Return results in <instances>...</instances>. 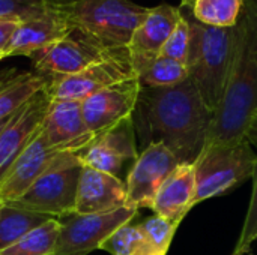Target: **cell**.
Instances as JSON below:
<instances>
[{"label": "cell", "instance_id": "obj_31", "mask_svg": "<svg viewBox=\"0 0 257 255\" xmlns=\"http://www.w3.org/2000/svg\"><path fill=\"white\" fill-rule=\"evenodd\" d=\"M21 71L15 69V68H8V69H0V87L6 86L8 83H11Z\"/></svg>", "mask_w": 257, "mask_h": 255}, {"label": "cell", "instance_id": "obj_29", "mask_svg": "<svg viewBox=\"0 0 257 255\" xmlns=\"http://www.w3.org/2000/svg\"><path fill=\"white\" fill-rule=\"evenodd\" d=\"M257 240V165L253 174V192L248 206V212L245 215L244 227L239 236V240L233 249L232 255H247L251 249V245Z\"/></svg>", "mask_w": 257, "mask_h": 255}, {"label": "cell", "instance_id": "obj_30", "mask_svg": "<svg viewBox=\"0 0 257 255\" xmlns=\"http://www.w3.org/2000/svg\"><path fill=\"white\" fill-rule=\"evenodd\" d=\"M20 23L17 21H0V60L6 59V51L9 42L17 30Z\"/></svg>", "mask_w": 257, "mask_h": 255}, {"label": "cell", "instance_id": "obj_24", "mask_svg": "<svg viewBox=\"0 0 257 255\" xmlns=\"http://www.w3.org/2000/svg\"><path fill=\"white\" fill-rule=\"evenodd\" d=\"M244 0H194L191 6L193 17L211 27H235Z\"/></svg>", "mask_w": 257, "mask_h": 255}, {"label": "cell", "instance_id": "obj_27", "mask_svg": "<svg viewBox=\"0 0 257 255\" xmlns=\"http://www.w3.org/2000/svg\"><path fill=\"white\" fill-rule=\"evenodd\" d=\"M181 11H182V8H181ZM190 41H191V29H190V23H188V20L182 11V15L179 18L176 27L170 33V36H169V39H167L163 51H161V56L187 65L188 51H190Z\"/></svg>", "mask_w": 257, "mask_h": 255}, {"label": "cell", "instance_id": "obj_19", "mask_svg": "<svg viewBox=\"0 0 257 255\" xmlns=\"http://www.w3.org/2000/svg\"><path fill=\"white\" fill-rule=\"evenodd\" d=\"M196 195L194 164H181L164 182L157 194L152 210L157 216L181 224L193 209L191 203Z\"/></svg>", "mask_w": 257, "mask_h": 255}, {"label": "cell", "instance_id": "obj_23", "mask_svg": "<svg viewBox=\"0 0 257 255\" xmlns=\"http://www.w3.org/2000/svg\"><path fill=\"white\" fill-rule=\"evenodd\" d=\"M60 224L56 218L35 228L14 245L0 251V255H54Z\"/></svg>", "mask_w": 257, "mask_h": 255}, {"label": "cell", "instance_id": "obj_16", "mask_svg": "<svg viewBox=\"0 0 257 255\" xmlns=\"http://www.w3.org/2000/svg\"><path fill=\"white\" fill-rule=\"evenodd\" d=\"M42 131L50 146L62 152L78 153L95 140L84 123L80 101H51Z\"/></svg>", "mask_w": 257, "mask_h": 255}, {"label": "cell", "instance_id": "obj_28", "mask_svg": "<svg viewBox=\"0 0 257 255\" xmlns=\"http://www.w3.org/2000/svg\"><path fill=\"white\" fill-rule=\"evenodd\" d=\"M142 237L140 224H125L116 230L102 245L101 249L111 255H133Z\"/></svg>", "mask_w": 257, "mask_h": 255}, {"label": "cell", "instance_id": "obj_3", "mask_svg": "<svg viewBox=\"0 0 257 255\" xmlns=\"http://www.w3.org/2000/svg\"><path fill=\"white\" fill-rule=\"evenodd\" d=\"M191 29L187 59L190 80L211 111H217L230 74L236 30L235 27H211L199 23L191 9L182 8Z\"/></svg>", "mask_w": 257, "mask_h": 255}, {"label": "cell", "instance_id": "obj_4", "mask_svg": "<svg viewBox=\"0 0 257 255\" xmlns=\"http://www.w3.org/2000/svg\"><path fill=\"white\" fill-rule=\"evenodd\" d=\"M60 9L72 27L87 33L108 50L128 48L149 12L131 0H62Z\"/></svg>", "mask_w": 257, "mask_h": 255}, {"label": "cell", "instance_id": "obj_32", "mask_svg": "<svg viewBox=\"0 0 257 255\" xmlns=\"http://www.w3.org/2000/svg\"><path fill=\"white\" fill-rule=\"evenodd\" d=\"M247 141L257 149V113L254 114V117L251 119V123L248 126V131H247Z\"/></svg>", "mask_w": 257, "mask_h": 255}, {"label": "cell", "instance_id": "obj_9", "mask_svg": "<svg viewBox=\"0 0 257 255\" xmlns=\"http://www.w3.org/2000/svg\"><path fill=\"white\" fill-rule=\"evenodd\" d=\"M113 51L102 47L80 29L72 27L66 36L35 54L32 60L35 72L51 80L77 74Z\"/></svg>", "mask_w": 257, "mask_h": 255}, {"label": "cell", "instance_id": "obj_2", "mask_svg": "<svg viewBox=\"0 0 257 255\" xmlns=\"http://www.w3.org/2000/svg\"><path fill=\"white\" fill-rule=\"evenodd\" d=\"M235 30L229 80L205 146L247 140L248 126L257 113V0H244Z\"/></svg>", "mask_w": 257, "mask_h": 255}, {"label": "cell", "instance_id": "obj_8", "mask_svg": "<svg viewBox=\"0 0 257 255\" xmlns=\"http://www.w3.org/2000/svg\"><path fill=\"white\" fill-rule=\"evenodd\" d=\"M136 215L137 209L125 206L105 213H69L57 218L60 233L54 255H89L101 249V245Z\"/></svg>", "mask_w": 257, "mask_h": 255}, {"label": "cell", "instance_id": "obj_18", "mask_svg": "<svg viewBox=\"0 0 257 255\" xmlns=\"http://www.w3.org/2000/svg\"><path fill=\"white\" fill-rule=\"evenodd\" d=\"M125 206L126 186L122 179L83 165L74 213H105Z\"/></svg>", "mask_w": 257, "mask_h": 255}, {"label": "cell", "instance_id": "obj_5", "mask_svg": "<svg viewBox=\"0 0 257 255\" xmlns=\"http://www.w3.org/2000/svg\"><path fill=\"white\" fill-rule=\"evenodd\" d=\"M256 165L257 152L247 140L235 144L205 146L194 162L196 195L191 207L224 195L245 179L253 177Z\"/></svg>", "mask_w": 257, "mask_h": 255}, {"label": "cell", "instance_id": "obj_15", "mask_svg": "<svg viewBox=\"0 0 257 255\" xmlns=\"http://www.w3.org/2000/svg\"><path fill=\"white\" fill-rule=\"evenodd\" d=\"M62 150L50 146L41 129L0 180V198L3 201H12L21 197L38 180V177L50 168Z\"/></svg>", "mask_w": 257, "mask_h": 255}, {"label": "cell", "instance_id": "obj_11", "mask_svg": "<svg viewBox=\"0 0 257 255\" xmlns=\"http://www.w3.org/2000/svg\"><path fill=\"white\" fill-rule=\"evenodd\" d=\"M136 138L133 116H130L95 137L87 147L78 152V158L84 167L119 177L125 164L133 162L134 165L139 158Z\"/></svg>", "mask_w": 257, "mask_h": 255}, {"label": "cell", "instance_id": "obj_17", "mask_svg": "<svg viewBox=\"0 0 257 255\" xmlns=\"http://www.w3.org/2000/svg\"><path fill=\"white\" fill-rule=\"evenodd\" d=\"M71 29L72 26L69 24L66 15L62 12L59 3L56 8L47 11L45 14L18 24L9 42L6 57L26 56L32 59L39 51L48 48L66 36Z\"/></svg>", "mask_w": 257, "mask_h": 255}, {"label": "cell", "instance_id": "obj_1", "mask_svg": "<svg viewBox=\"0 0 257 255\" xmlns=\"http://www.w3.org/2000/svg\"><path fill=\"white\" fill-rule=\"evenodd\" d=\"M214 120L194 83L188 78L172 87H142L133 122L140 144H163L182 164H194L205 149ZM142 149V150H143Z\"/></svg>", "mask_w": 257, "mask_h": 255}, {"label": "cell", "instance_id": "obj_33", "mask_svg": "<svg viewBox=\"0 0 257 255\" xmlns=\"http://www.w3.org/2000/svg\"><path fill=\"white\" fill-rule=\"evenodd\" d=\"M193 3H194V0H181V8H188V9H191Z\"/></svg>", "mask_w": 257, "mask_h": 255}, {"label": "cell", "instance_id": "obj_10", "mask_svg": "<svg viewBox=\"0 0 257 255\" xmlns=\"http://www.w3.org/2000/svg\"><path fill=\"white\" fill-rule=\"evenodd\" d=\"M182 162L163 144H151L139 153L130 168L126 186V207L152 209L158 191Z\"/></svg>", "mask_w": 257, "mask_h": 255}, {"label": "cell", "instance_id": "obj_20", "mask_svg": "<svg viewBox=\"0 0 257 255\" xmlns=\"http://www.w3.org/2000/svg\"><path fill=\"white\" fill-rule=\"evenodd\" d=\"M53 219L48 215L18 207L3 201L0 209V251L14 245L21 237Z\"/></svg>", "mask_w": 257, "mask_h": 255}, {"label": "cell", "instance_id": "obj_26", "mask_svg": "<svg viewBox=\"0 0 257 255\" xmlns=\"http://www.w3.org/2000/svg\"><path fill=\"white\" fill-rule=\"evenodd\" d=\"M60 0H0V21L23 23L56 8Z\"/></svg>", "mask_w": 257, "mask_h": 255}, {"label": "cell", "instance_id": "obj_13", "mask_svg": "<svg viewBox=\"0 0 257 255\" xmlns=\"http://www.w3.org/2000/svg\"><path fill=\"white\" fill-rule=\"evenodd\" d=\"M51 98L44 87L29 99L0 134V180L42 129Z\"/></svg>", "mask_w": 257, "mask_h": 255}, {"label": "cell", "instance_id": "obj_7", "mask_svg": "<svg viewBox=\"0 0 257 255\" xmlns=\"http://www.w3.org/2000/svg\"><path fill=\"white\" fill-rule=\"evenodd\" d=\"M134 77L128 48H119L77 74L48 80L45 89L51 101L83 102L90 95Z\"/></svg>", "mask_w": 257, "mask_h": 255}, {"label": "cell", "instance_id": "obj_25", "mask_svg": "<svg viewBox=\"0 0 257 255\" xmlns=\"http://www.w3.org/2000/svg\"><path fill=\"white\" fill-rule=\"evenodd\" d=\"M137 78L142 87H172L188 80L190 74L185 63L160 56Z\"/></svg>", "mask_w": 257, "mask_h": 255}, {"label": "cell", "instance_id": "obj_34", "mask_svg": "<svg viewBox=\"0 0 257 255\" xmlns=\"http://www.w3.org/2000/svg\"><path fill=\"white\" fill-rule=\"evenodd\" d=\"M2 204H3V200L0 198V209H2Z\"/></svg>", "mask_w": 257, "mask_h": 255}, {"label": "cell", "instance_id": "obj_21", "mask_svg": "<svg viewBox=\"0 0 257 255\" xmlns=\"http://www.w3.org/2000/svg\"><path fill=\"white\" fill-rule=\"evenodd\" d=\"M48 83L36 72H20L11 83L0 87V120L15 113Z\"/></svg>", "mask_w": 257, "mask_h": 255}, {"label": "cell", "instance_id": "obj_12", "mask_svg": "<svg viewBox=\"0 0 257 255\" xmlns=\"http://www.w3.org/2000/svg\"><path fill=\"white\" fill-rule=\"evenodd\" d=\"M140 93L139 78H130L108 86L81 102V113L87 129L98 137L104 131L133 116Z\"/></svg>", "mask_w": 257, "mask_h": 255}, {"label": "cell", "instance_id": "obj_22", "mask_svg": "<svg viewBox=\"0 0 257 255\" xmlns=\"http://www.w3.org/2000/svg\"><path fill=\"white\" fill-rule=\"evenodd\" d=\"M179 224L161 216H151L140 224L142 237L133 255H166Z\"/></svg>", "mask_w": 257, "mask_h": 255}, {"label": "cell", "instance_id": "obj_6", "mask_svg": "<svg viewBox=\"0 0 257 255\" xmlns=\"http://www.w3.org/2000/svg\"><path fill=\"white\" fill-rule=\"evenodd\" d=\"M81 170L78 153L62 152L21 197L8 203L56 219L74 213Z\"/></svg>", "mask_w": 257, "mask_h": 255}, {"label": "cell", "instance_id": "obj_14", "mask_svg": "<svg viewBox=\"0 0 257 255\" xmlns=\"http://www.w3.org/2000/svg\"><path fill=\"white\" fill-rule=\"evenodd\" d=\"M181 15V6L176 8L169 3L149 8L148 15L136 29L128 45L136 75L142 74L154 60L161 56V51L170 33L176 27Z\"/></svg>", "mask_w": 257, "mask_h": 255}]
</instances>
